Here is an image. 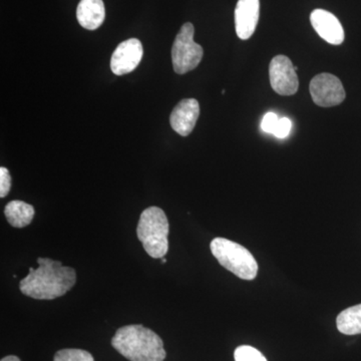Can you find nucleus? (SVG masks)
Segmentation results:
<instances>
[{"mask_svg": "<svg viewBox=\"0 0 361 361\" xmlns=\"http://www.w3.org/2000/svg\"><path fill=\"white\" fill-rule=\"evenodd\" d=\"M39 268H30L27 276L20 283L25 295L37 300H52L65 295L77 281V273L71 267L49 258L37 259Z\"/></svg>", "mask_w": 361, "mask_h": 361, "instance_id": "nucleus-1", "label": "nucleus"}, {"mask_svg": "<svg viewBox=\"0 0 361 361\" xmlns=\"http://www.w3.org/2000/svg\"><path fill=\"white\" fill-rule=\"evenodd\" d=\"M111 345L130 361H164L167 356L161 337L141 324L116 330Z\"/></svg>", "mask_w": 361, "mask_h": 361, "instance_id": "nucleus-2", "label": "nucleus"}, {"mask_svg": "<svg viewBox=\"0 0 361 361\" xmlns=\"http://www.w3.org/2000/svg\"><path fill=\"white\" fill-rule=\"evenodd\" d=\"M169 221L159 207H149L141 214L137 238L152 258H164L169 250Z\"/></svg>", "mask_w": 361, "mask_h": 361, "instance_id": "nucleus-3", "label": "nucleus"}, {"mask_svg": "<svg viewBox=\"0 0 361 361\" xmlns=\"http://www.w3.org/2000/svg\"><path fill=\"white\" fill-rule=\"evenodd\" d=\"M210 248L218 262L237 277L250 281L257 276V261L245 247L231 240L215 238Z\"/></svg>", "mask_w": 361, "mask_h": 361, "instance_id": "nucleus-4", "label": "nucleus"}, {"mask_svg": "<svg viewBox=\"0 0 361 361\" xmlns=\"http://www.w3.org/2000/svg\"><path fill=\"white\" fill-rule=\"evenodd\" d=\"M194 25L190 23H185L173 44V68L178 75L193 71L203 59V47L194 42Z\"/></svg>", "mask_w": 361, "mask_h": 361, "instance_id": "nucleus-5", "label": "nucleus"}, {"mask_svg": "<svg viewBox=\"0 0 361 361\" xmlns=\"http://www.w3.org/2000/svg\"><path fill=\"white\" fill-rule=\"evenodd\" d=\"M310 90L313 102L323 108L338 106L345 99L341 80L331 73H320L312 78Z\"/></svg>", "mask_w": 361, "mask_h": 361, "instance_id": "nucleus-6", "label": "nucleus"}, {"mask_svg": "<svg viewBox=\"0 0 361 361\" xmlns=\"http://www.w3.org/2000/svg\"><path fill=\"white\" fill-rule=\"evenodd\" d=\"M270 84L280 96H292L299 87L298 77L290 59L285 56H276L269 66Z\"/></svg>", "mask_w": 361, "mask_h": 361, "instance_id": "nucleus-7", "label": "nucleus"}, {"mask_svg": "<svg viewBox=\"0 0 361 361\" xmlns=\"http://www.w3.org/2000/svg\"><path fill=\"white\" fill-rule=\"evenodd\" d=\"M142 59V42L137 39L125 40L116 47L111 56V71L116 75H127L135 70Z\"/></svg>", "mask_w": 361, "mask_h": 361, "instance_id": "nucleus-8", "label": "nucleus"}, {"mask_svg": "<svg viewBox=\"0 0 361 361\" xmlns=\"http://www.w3.org/2000/svg\"><path fill=\"white\" fill-rule=\"evenodd\" d=\"M311 25L322 39L330 44L339 45L344 42V30L334 14L324 9H315L310 14Z\"/></svg>", "mask_w": 361, "mask_h": 361, "instance_id": "nucleus-9", "label": "nucleus"}, {"mask_svg": "<svg viewBox=\"0 0 361 361\" xmlns=\"http://www.w3.org/2000/svg\"><path fill=\"white\" fill-rule=\"evenodd\" d=\"M260 16L259 0H239L235 9V27L240 39H250L257 27Z\"/></svg>", "mask_w": 361, "mask_h": 361, "instance_id": "nucleus-10", "label": "nucleus"}, {"mask_svg": "<svg viewBox=\"0 0 361 361\" xmlns=\"http://www.w3.org/2000/svg\"><path fill=\"white\" fill-rule=\"evenodd\" d=\"M200 115V106L195 99H185L176 106L170 116L173 130L183 137L191 134Z\"/></svg>", "mask_w": 361, "mask_h": 361, "instance_id": "nucleus-11", "label": "nucleus"}, {"mask_svg": "<svg viewBox=\"0 0 361 361\" xmlns=\"http://www.w3.org/2000/svg\"><path fill=\"white\" fill-rule=\"evenodd\" d=\"M106 9L103 0H80L77 9L78 23L85 30H97L103 25Z\"/></svg>", "mask_w": 361, "mask_h": 361, "instance_id": "nucleus-12", "label": "nucleus"}, {"mask_svg": "<svg viewBox=\"0 0 361 361\" xmlns=\"http://www.w3.org/2000/svg\"><path fill=\"white\" fill-rule=\"evenodd\" d=\"M35 208L30 204L20 200L9 202L4 209L7 222L16 228L30 225L35 217Z\"/></svg>", "mask_w": 361, "mask_h": 361, "instance_id": "nucleus-13", "label": "nucleus"}, {"mask_svg": "<svg viewBox=\"0 0 361 361\" xmlns=\"http://www.w3.org/2000/svg\"><path fill=\"white\" fill-rule=\"evenodd\" d=\"M337 329L346 336L361 334V304L342 311L336 318Z\"/></svg>", "mask_w": 361, "mask_h": 361, "instance_id": "nucleus-14", "label": "nucleus"}, {"mask_svg": "<svg viewBox=\"0 0 361 361\" xmlns=\"http://www.w3.org/2000/svg\"><path fill=\"white\" fill-rule=\"evenodd\" d=\"M54 361H94L89 351L82 349H61L54 355Z\"/></svg>", "mask_w": 361, "mask_h": 361, "instance_id": "nucleus-15", "label": "nucleus"}, {"mask_svg": "<svg viewBox=\"0 0 361 361\" xmlns=\"http://www.w3.org/2000/svg\"><path fill=\"white\" fill-rule=\"evenodd\" d=\"M235 361H267L258 349L249 345H241L234 353Z\"/></svg>", "mask_w": 361, "mask_h": 361, "instance_id": "nucleus-16", "label": "nucleus"}, {"mask_svg": "<svg viewBox=\"0 0 361 361\" xmlns=\"http://www.w3.org/2000/svg\"><path fill=\"white\" fill-rule=\"evenodd\" d=\"M292 129V123L288 118H281L278 121L276 128H275L273 135L278 139H285L290 134Z\"/></svg>", "mask_w": 361, "mask_h": 361, "instance_id": "nucleus-17", "label": "nucleus"}, {"mask_svg": "<svg viewBox=\"0 0 361 361\" xmlns=\"http://www.w3.org/2000/svg\"><path fill=\"white\" fill-rule=\"evenodd\" d=\"M11 176L6 168H0V197L4 198L11 191Z\"/></svg>", "mask_w": 361, "mask_h": 361, "instance_id": "nucleus-18", "label": "nucleus"}, {"mask_svg": "<svg viewBox=\"0 0 361 361\" xmlns=\"http://www.w3.org/2000/svg\"><path fill=\"white\" fill-rule=\"evenodd\" d=\"M279 118L276 114L272 113V111L266 114V115L263 116L262 123H261V130L266 133V134L273 135Z\"/></svg>", "mask_w": 361, "mask_h": 361, "instance_id": "nucleus-19", "label": "nucleus"}, {"mask_svg": "<svg viewBox=\"0 0 361 361\" xmlns=\"http://www.w3.org/2000/svg\"><path fill=\"white\" fill-rule=\"evenodd\" d=\"M1 361H20V358L16 355H8L6 357L2 358Z\"/></svg>", "mask_w": 361, "mask_h": 361, "instance_id": "nucleus-20", "label": "nucleus"}, {"mask_svg": "<svg viewBox=\"0 0 361 361\" xmlns=\"http://www.w3.org/2000/svg\"><path fill=\"white\" fill-rule=\"evenodd\" d=\"M161 262H163V263L167 262V259H166V258H161Z\"/></svg>", "mask_w": 361, "mask_h": 361, "instance_id": "nucleus-21", "label": "nucleus"}]
</instances>
